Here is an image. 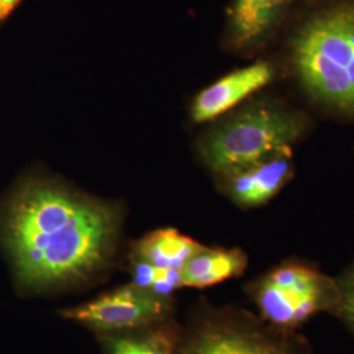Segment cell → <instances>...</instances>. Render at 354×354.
Wrapping results in <instances>:
<instances>
[{
	"label": "cell",
	"instance_id": "cell-4",
	"mask_svg": "<svg viewBox=\"0 0 354 354\" xmlns=\"http://www.w3.org/2000/svg\"><path fill=\"white\" fill-rule=\"evenodd\" d=\"M324 281L307 268L282 266L261 283L259 304L270 322L281 326L301 323L324 304Z\"/></svg>",
	"mask_w": 354,
	"mask_h": 354
},
{
	"label": "cell",
	"instance_id": "cell-6",
	"mask_svg": "<svg viewBox=\"0 0 354 354\" xmlns=\"http://www.w3.org/2000/svg\"><path fill=\"white\" fill-rule=\"evenodd\" d=\"M272 79L273 67L268 62H257L231 73L197 96L192 112L193 120L205 122L226 113L250 95L266 87Z\"/></svg>",
	"mask_w": 354,
	"mask_h": 354
},
{
	"label": "cell",
	"instance_id": "cell-1",
	"mask_svg": "<svg viewBox=\"0 0 354 354\" xmlns=\"http://www.w3.org/2000/svg\"><path fill=\"white\" fill-rule=\"evenodd\" d=\"M117 215L50 183H32L10 203L3 236L19 279L30 288L82 281L113 250Z\"/></svg>",
	"mask_w": 354,
	"mask_h": 354
},
{
	"label": "cell",
	"instance_id": "cell-9",
	"mask_svg": "<svg viewBox=\"0 0 354 354\" xmlns=\"http://www.w3.org/2000/svg\"><path fill=\"white\" fill-rule=\"evenodd\" d=\"M244 268L245 257L241 251L205 248L181 269L183 286L207 288L241 274Z\"/></svg>",
	"mask_w": 354,
	"mask_h": 354
},
{
	"label": "cell",
	"instance_id": "cell-14",
	"mask_svg": "<svg viewBox=\"0 0 354 354\" xmlns=\"http://www.w3.org/2000/svg\"><path fill=\"white\" fill-rule=\"evenodd\" d=\"M342 302L344 315L354 326V273L344 285Z\"/></svg>",
	"mask_w": 354,
	"mask_h": 354
},
{
	"label": "cell",
	"instance_id": "cell-13",
	"mask_svg": "<svg viewBox=\"0 0 354 354\" xmlns=\"http://www.w3.org/2000/svg\"><path fill=\"white\" fill-rule=\"evenodd\" d=\"M163 272H165V269H160V268H156L151 264H147L145 261H140L136 266L134 286L145 289V290L151 289L155 281L163 276Z\"/></svg>",
	"mask_w": 354,
	"mask_h": 354
},
{
	"label": "cell",
	"instance_id": "cell-5",
	"mask_svg": "<svg viewBox=\"0 0 354 354\" xmlns=\"http://www.w3.org/2000/svg\"><path fill=\"white\" fill-rule=\"evenodd\" d=\"M163 313L165 304L160 298L145 289L129 286L67 310L64 317L96 328L125 329L149 323Z\"/></svg>",
	"mask_w": 354,
	"mask_h": 354
},
{
	"label": "cell",
	"instance_id": "cell-12",
	"mask_svg": "<svg viewBox=\"0 0 354 354\" xmlns=\"http://www.w3.org/2000/svg\"><path fill=\"white\" fill-rule=\"evenodd\" d=\"M137 354H174V342L165 332H151L150 335L136 339Z\"/></svg>",
	"mask_w": 354,
	"mask_h": 354
},
{
	"label": "cell",
	"instance_id": "cell-3",
	"mask_svg": "<svg viewBox=\"0 0 354 354\" xmlns=\"http://www.w3.org/2000/svg\"><path fill=\"white\" fill-rule=\"evenodd\" d=\"M304 131L298 114L274 105H254L234 115L203 142L206 163L216 172L234 175L281 153Z\"/></svg>",
	"mask_w": 354,
	"mask_h": 354
},
{
	"label": "cell",
	"instance_id": "cell-7",
	"mask_svg": "<svg viewBox=\"0 0 354 354\" xmlns=\"http://www.w3.org/2000/svg\"><path fill=\"white\" fill-rule=\"evenodd\" d=\"M290 152H281L259 165L231 175L230 193L236 203L257 206L269 201L291 174Z\"/></svg>",
	"mask_w": 354,
	"mask_h": 354
},
{
	"label": "cell",
	"instance_id": "cell-16",
	"mask_svg": "<svg viewBox=\"0 0 354 354\" xmlns=\"http://www.w3.org/2000/svg\"><path fill=\"white\" fill-rule=\"evenodd\" d=\"M20 0H0V20L6 19Z\"/></svg>",
	"mask_w": 354,
	"mask_h": 354
},
{
	"label": "cell",
	"instance_id": "cell-11",
	"mask_svg": "<svg viewBox=\"0 0 354 354\" xmlns=\"http://www.w3.org/2000/svg\"><path fill=\"white\" fill-rule=\"evenodd\" d=\"M188 354H288L279 345L238 329H216L201 336Z\"/></svg>",
	"mask_w": 354,
	"mask_h": 354
},
{
	"label": "cell",
	"instance_id": "cell-10",
	"mask_svg": "<svg viewBox=\"0 0 354 354\" xmlns=\"http://www.w3.org/2000/svg\"><path fill=\"white\" fill-rule=\"evenodd\" d=\"M205 250L201 244L176 230H159L146 236L138 245L140 261L160 268L181 270L193 256Z\"/></svg>",
	"mask_w": 354,
	"mask_h": 354
},
{
	"label": "cell",
	"instance_id": "cell-15",
	"mask_svg": "<svg viewBox=\"0 0 354 354\" xmlns=\"http://www.w3.org/2000/svg\"><path fill=\"white\" fill-rule=\"evenodd\" d=\"M111 354H137L136 339H118L112 342Z\"/></svg>",
	"mask_w": 354,
	"mask_h": 354
},
{
	"label": "cell",
	"instance_id": "cell-2",
	"mask_svg": "<svg viewBox=\"0 0 354 354\" xmlns=\"http://www.w3.org/2000/svg\"><path fill=\"white\" fill-rule=\"evenodd\" d=\"M291 64L319 102L354 113V1L311 15L290 42Z\"/></svg>",
	"mask_w": 354,
	"mask_h": 354
},
{
	"label": "cell",
	"instance_id": "cell-8",
	"mask_svg": "<svg viewBox=\"0 0 354 354\" xmlns=\"http://www.w3.org/2000/svg\"><path fill=\"white\" fill-rule=\"evenodd\" d=\"M294 0H235L230 30L238 46L252 45L277 26Z\"/></svg>",
	"mask_w": 354,
	"mask_h": 354
}]
</instances>
